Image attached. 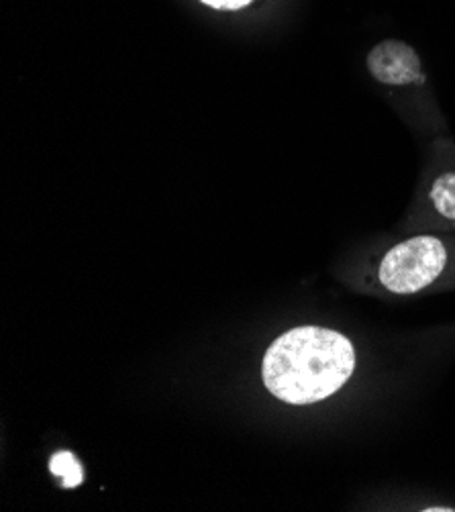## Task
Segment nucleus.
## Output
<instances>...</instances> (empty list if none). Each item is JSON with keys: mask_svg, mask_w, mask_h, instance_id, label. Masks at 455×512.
Listing matches in <instances>:
<instances>
[{"mask_svg": "<svg viewBox=\"0 0 455 512\" xmlns=\"http://www.w3.org/2000/svg\"><path fill=\"white\" fill-rule=\"evenodd\" d=\"M421 207L425 219L443 229H455V156L449 153L423 182Z\"/></svg>", "mask_w": 455, "mask_h": 512, "instance_id": "4", "label": "nucleus"}, {"mask_svg": "<svg viewBox=\"0 0 455 512\" xmlns=\"http://www.w3.org/2000/svg\"><path fill=\"white\" fill-rule=\"evenodd\" d=\"M449 264V245L437 235H413L392 245L376 266V284L394 296L433 286Z\"/></svg>", "mask_w": 455, "mask_h": 512, "instance_id": "2", "label": "nucleus"}, {"mask_svg": "<svg viewBox=\"0 0 455 512\" xmlns=\"http://www.w3.org/2000/svg\"><path fill=\"white\" fill-rule=\"evenodd\" d=\"M356 370V347L327 327H294L276 337L264 353L266 390L292 406L317 404L339 392Z\"/></svg>", "mask_w": 455, "mask_h": 512, "instance_id": "1", "label": "nucleus"}, {"mask_svg": "<svg viewBox=\"0 0 455 512\" xmlns=\"http://www.w3.org/2000/svg\"><path fill=\"white\" fill-rule=\"evenodd\" d=\"M198 3L219 13H237L247 9L249 5H254L256 0H198Z\"/></svg>", "mask_w": 455, "mask_h": 512, "instance_id": "6", "label": "nucleus"}, {"mask_svg": "<svg viewBox=\"0 0 455 512\" xmlns=\"http://www.w3.org/2000/svg\"><path fill=\"white\" fill-rule=\"evenodd\" d=\"M49 470H52V474L56 478H60L62 486L64 488H76L82 484L84 480V472H82V466L76 459L74 453L70 451H60L52 457V462H49Z\"/></svg>", "mask_w": 455, "mask_h": 512, "instance_id": "5", "label": "nucleus"}, {"mask_svg": "<svg viewBox=\"0 0 455 512\" xmlns=\"http://www.w3.org/2000/svg\"><path fill=\"white\" fill-rule=\"evenodd\" d=\"M368 72L384 86L425 84V70L415 47L398 39H384L368 51Z\"/></svg>", "mask_w": 455, "mask_h": 512, "instance_id": "3", "label": "nucleus"}]
</instances>
